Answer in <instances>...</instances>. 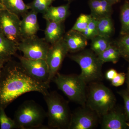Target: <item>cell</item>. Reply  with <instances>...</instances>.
<instances>
[{
  "label": "cell",
  "mask_w": 129,
  "mask_h": 129,
  "mask_svg": "<svg viewBox=\"0 0 129 129\" xmlns=\"http://www.w3.org/2000/svg\"><path fill=\"white\" fill-rule=\"evenodd\" d=\"M21 22L19 16L6 9L2 10L0 12V34L18 44L22 40Z\"/></svg>",
  "instance_id": "obj_8"
},
{
  "label": "cell",
  "mask_w": 129,
  "mask_h": 129,
  "mask_svg": "<svg viewBox=\"0 0 129 129\" xmlns=\"http://www.w3.org/2000/svg\"><path fill=\"white\" fill-rule=\"evenodd\" d=\"M47 107L48 124L50 128L68 129L72 113L68 103L55 91L44 96Z\"/></svg>",
  "instance_id": "obj_2"
},
{
  "label": "cell",
  "mask_w": 129,
  "mask_h": 129,
  "mask_svg": "<svg viewBox=\"0 0 129 129\" xmlns=\"http://www.w3.org/2000/svg\"><path fill=\"white\" fill-rule=\"evenodd\" d=\"M112 6L106 0H100V7L97 18L104 16H111Z\"/></svg>",
  "instance_id": "obj_28"
},
{
  "label": "cell",
  "mask_w": 129,
  "mask_h": 129,
  "mask_svg": "<svg viewBox=\"0 0 129 129\" xmlns=\"http://www.w3.org/2000/svg\"><path fill=\"white\" fill-rule=\"evenodd\" d=\"M5 9L19 17H23L29 9L23 0H3Z\"/></svg>",
  "instance_id": "obj_19"
},
{
  "label": "cell",
  "mask_w": 129,
  "mask_h": 129,
  "mask_svg": "<svg viewBox=\"0 0 129 129\" xmlns=\"http://www.w3.org/2000/svg\"><path fill=\"white\" fill-rule=\"evenodd\" d=\"M91 18L92 16L90 14H81L71 29L79 32H83L88 26Z\"/></svg>",
  "instance_id": "obj_25"
},
{
  "label": "cell",
  "mask_w": 129,
  "mask_h": 129,
  "mask_svg": "<svg viewBox=\"0 0 129 129\" xmlns=\"http://www.w3.org/2000/svg\"><path fill=\"white\" fill-rule=\"evenodd\" d=\"M98 115L86 106H81L72 113L68 129H92L98 125Z\"/></svg>",
  "instance_id": "obj_9"
},
{
  "label": "cell",
  "mask_w": 129,
  "mask_h": 129,
  "mask_svg": "<svg viewBox=\"0 0 129 129\" xmlns=\"http://www.w3.org/2000/svg\"><path fill=\"white\" fill-rule=\"evenodd\" d=\"M97 19L92 17L85 29L81 32L87 40H91L97 36Z\"/></svg>",
  "instance_id": "obj_27"
},
{
  "label": "cell",
  "mask_w": 129,
  "mask_h": 129,
  "mask_svg": "<svg viewBox=\"0 0 129 129\" xmlns=\"http://www.w3.org/2000/svg\"><path fill=\"white\" fill-rule=\"evenodd\" d=\"M89 5L90 9V15L92 17L97 18L100 7V0H89Z\"/></svg>",
  "instance_id": "obj_29"
},
{
  "label": "cell",
  "mask_w": 129,
  "mask_h": 129,
  "mask_svg": "<svg viewBox=\"0 0 129 129\" xmlns=\"http://www.w3.org/2000/svg\"><path fill=\"white\" fill-rule=\"evenodd\" d=\"M127 83H128V84L129 86V67L128 68V73H127Z\"/></svg>",
  "instance_id": "obj_36"
},
{
  "label": "cell",
  "mask_w": 129,
  "mask_h": 129,
  "mask_svg": "<svg viewBox=\"0 0 129 129\" xmlns=\"http://www.w3.org/2000/svg\"><path fill=\"white\" fill-rule=\"evenodd\" d=\"M125 79V74L124 73H119L111 81V84L113 86L118 87L122 85L124 83Z\"/></svg>",
  "instance_id": "obj_31"
},
{
  "label": "cell",
  "mask_w": 129,
  "mask_h": 129,
  "mask_svg": "<svg viewBox=\"0 0 129 129\" xmlns=\"http://www.w3.org/2000/svg\"><path fill=\"white\" fill-rule=\"evenodd\" d=\"M106 1L111 5H113L118 2L120 0H106Z\"/></svg>",
  "instance_id": "obj_34"
},
{
  "label": "cell",
  "mask_w": 129,
  "mask_h": 129,
  "mask_svg": "<svg viewBox=\"0 0 129 129\" xmlns=\"http://www.w3.org/2000/svg\"><path fill=\"white\" fill-rule=\"evenodd\" d=\"M4 109H0V128L1 129H18L14 119L7 115Z\"/></svg>",
  "instance_id": "obj_26"
},
{
  "label": "cell",
  "mask_w": 129,
  "mask_h": 129,
  "mask_svg": "<svg viewBox=\"0 0 129 129\" xmlns=\"http://www.w3.org/2000/svg\"><path fill=\"white\" fill-rule=\"evenodd\" d=\"M19 62L29 74L36 80L50 85L51 82L48 64L46 60H32L18 56Z\"/></svg>",
  "instance_id": "obj_11"
},
{
  "label": "cell",
  "mask_w": 129,
  "mask_h": 129,
  "mask_svg": "<svg viewBox=\"0 0 129 129\" xmlns=\"http://www.w3.org/2000/svg\"><path fill=\"white\" fill-rule=\"evenodd\" d=\"M50 46L44 38L36 35L23 39L17 44L18 50L23 53L24 57L32 60H46Z\"/></svg>",
  "instance_id": "obj_7"
},
{
  "label": "cell",
  "mask_w": 129,
  "mask_h": 129,
  "mask_svg": "<svg viewBox=\"0 0 129 129\" xmlns=\"http://www.w3.org/2000/svg\"><path fill=\"white\" fill-rule=\"evenodd\" d=\"M69 4L57 7L50 6L43 14V18L46 21L63 22L69 16Z\"/></svg>",
  "instance_id": "obj_16"
},
{
  "label": "cell",
  "mask_w": 129,
  "mask_h": 129,
  "mask_svg": "<svg viewBox=\"0 0 129 129\" xmlns=\"http://www.w3.org/2000/svg\"><path fill=\"white\" fill-rule=\"evenodd\" d=\"M47 117V112L40 105L33 100H28L18 107L13 119L18 129L37 128L42 127Z\"/></svg>",
  "instance_id": "obj_5"
},
{
  "label": "cell",
  "mask_w": 129,
  "mask_h": 129,
  "mask_svg": "<svg viewBox=\"0 0 129 129\" xmlns=\"http://www.w3.org/2000/svg\"><path fill=\"white\" fill-rule=\"evenodd\" d=\"M52 81L70 101L81 106H85L87 84L79 75H65L58 73Z\"/></svg>",
  "instance_id": "obj_4"
},
{
  "label": "cell",
  "mask_w": 129,
  "mask_h": 129,
  "mask_svg": "<svg viewBox=\"0 0 129 129\" xmlns=\"http://www.w3.org/2000/svg\"><path fill=\"white\" fill-rule=\"evenodd\" d=\"M67 1H69V2H70V1H73V0H67Z\"/></svg>",
  "instance_id": "obj_37"
},
{
  "label": "cell",
  "mask_w": 129,
  "mask_h": 129,
  "mask_svg": "<svg viewBox=\"0 0 129 129\" xmlns=\"http://www.w3.org/2000/svg\"><path fill=\"white\" fill-rule=\"evenodd\" d=\"M37 14L36 12L30 10L22 17L20 25L22 39L36 35L40 30Z\"/></svg>",
  "instance_id": "obj_13"
},
{
  "label": "cell",
  "mask_w": 129,
  "mask_h": 129,
  "mask_svg": "<svg viewBox=\"0 0 129 129\" xmlns=\"http://www.w3.org/2000/svg\"><path fill=\"white\" fill-rule=\"evenodd\" d=\"M69 52L63 37L51 45L46 59L49 68L51 81L58 73L64 58Z\"/></svg>",
  "instance_id": "obj_10"
},
{
  "label": "cell",
  "mask_w": 129,
  "mask_h": 129,
  "mask_svg": "<svg viewBox=\"0 0 129 129\" xmlns=\"http://www.w3.org/2000/svg\"><path fill=\"white\" fill-rule=\"evenodd\" d=\"M18 50L17 44L0 34V61L5 63L11 60Z\"/></svg>",
  "instance_id": "obj_17"
},
{
  "label": "cell",
  "mask_w": 129,
  "mask_h": 129,
  "mask_svg": "<svg viewBox=\"0 0 129 129\" xmlns=\"http://www.w3.org/2000/svg\"><path fill=\"white\" fill-rule=\"evenodd\" d=\"M120 56L129 61V35H123L116 43Z\"/></svg>",
  "instance_id": "obj_24"
},
{
  "label": "cell",
  "mask_w": 129,
  "mask_h": 129,
  "mask_svg": "<svg viewBox=\"0 0 129 129\" xmlns=\"http://www.w3.org/2000/svg\"><path fill=\"white\" fill-rule=\"evenodd\" d=\"M91 49L96 55H99L112 44L110 38L97 36L91 40Z\"/></svg>",
  "instance_id": "obj_21"
},
{
  "label": "cell",
  "mask_w": 129,
  "mask_h": 129,
  "mask_svg": "<svg viewBox=\"0 0 129 129\" xmlns=\"http://www.w3.org/2000/svg\"><path fill=\"white\" fill-rule=\"evenodd\" d=\"M5 64L0 76V109H5L27 92H39L43 96L49 93L50 85L33 78L20 62L11 60Z\"/></svg>",
  "instance_id": "obj_1"
},
{
  "label": "cell",
  "mask_w": 129,
  "mask_h": 129,
  "mask_svg": "<svg viewBox=\"0 0 129 129\" xmlns=\"http://www.w3.org/2000/svg\"><path fill=\"white\" fill-rule=\"evenodd\" d=\"M118 93L123 99L125 115L127 119L129 120V89L121 91Z\"/></svg>",
  "instance_id": "obj_30"
},
{
  "label": "cell",
  "mask_w": 129,
  "mask_h": 129,
  "mask_svg": "<svg viewBox=\"0 0 129 129\" xmlns=\"http://www.w3.org/2000/svg\"><path fill=\"white\" fill-rule=\"evenodd\" d=\"M89 84L86 106L96 113L101 118L114 107L115 96L112 90L99 81Z\"/></svg>",
  "instance_id": "obj_3"
},
{
  "label": "cell",
  "mask_w": 129,
  "mask_h": 129,
  "mask_svg": "<svg viewBox=\"0 0 129 129\" xmlns=\"http://www.w3.org/2000/svg\"><path fill=\"white\" fill-rule=\"evenodd\" d=\"M46 21L44 39L48 43L52 45L64 36L65 32L64 22Z\"/></svg>",
  "instance_id": "obj_15"
},
{
  "label": "cell",
  "mask_w": 129,
  "mask_h": 129,
  "mask_svg": "<svg viewBox=\"0 0 129 129\" xmlns=\"http://www.w3.org/2000/svg\"><path fill=\"white\" fill-rule=\"evenodd\" d=\"M97 36L110 38L114 32V27L111 16L97 19Z\"/></svg>",
  "instance_id": "obj_18"
},
{
  "label": "cell",
  "mask_w": 129,
  "mask_h": 129,
  "mask_svg": "<svg viewBox=\"0 0 129 129\" xmlns=\"http://www.w3.org/2000/svg\"><path fill=\"white\" fill-rule=\"evenodd\" d=\"M63 39L69 51L71 53L83 50L88 44V40L81 32L71 29L64 35Z\"/></svg>",
  "instance_id": "obj_14"
},
{
  "label": "cell",
  "mask_w": 129,
  "mask_h": 129,
  "mask_svg": "<svg viewBox=\"0 0 129 129\" xmlns=\"http://www.w3.org/2000/svg\"><path fill=\"white\" fill-rule=\"evenodd\" d=\"M118 73L115 70L111 69L109 70L105 74V77L106 79L111 81L117 75Z\"/></svg>",
  "instance_id": "obj_32"
},
{
  "label": "cell",
  "mask_w": 129,
  "mask_h": 129,
  "mask_svg": "<svg viewBox=\"0 0 129 129\" xmlns=\"http://www.w3.org/2000/svg\"><path fill=\"white\" fill-rule=\"evenodd\" d=\"M120 21V34L123 36L129 35V3L128 2H125L121 8Z\"/></svg>",
  "instance_id": "obj_22"
},
{
  "label": "cell",
  "mask_w": 129,
  "mask_h": 129,
  "mask_svg": "<svg viewBox=\"0 0 129 129\" xmlns=\"http://www.w3.org/2000/svg\"><path fill=\"white\" fill-rule=\"evenodd\" d=\"M55 1V0H34L27 5L30 10L37 13L43 14Z\"/></svg>",
  "instance_id": "obj_23"
},
{
  "label": "cell",
  "mask_w": 129,
  "mask_h": 129,
  "mask_svg": "<svg viewBox=\"0 0 129 129\" xmlns=\"http://www.w3.org/2000/svg\"><path fill=\"white\" fill-rule=\"evenodd\" d=\"M97 56L100 61L103 64L108 62L116 63L118 61L120 55L117 46L112 44L102 53Z\"/></svg>",
  "instance_id": "obj_20"
},
{
  "label": "cell",
  "mask_w": 129,
  "mask_h": 129,
  "mask_svg": "<svg viewBox=\"0 0 129 129\" xmlns=\"http://www.w3.org/2000/svg\"><path fill=\"white\" fill-rule=\"evenodd\" d=\"M113 108L102 117L101 128L103 129L129 128L125 114Z\"/></svg>",
  "instance_id": "obj_12"
},
{
  "label": "cell",
  "mask_w": 129,
  "mask_h": 129,
  "mask_svg": "<svg viewBox=\"0 0 129 129\" xmlns=\"http://www.w3.org/2000/svg\"><path fill=\"white\" fill-rule=\"evenodd\" d=\"M69 57L79 65L81 73L79 75L86 84L98 82L103 79V64L91 50H83Z\"/></svg>",
  "instance_id": "obj_6"
},
{
  "label": "cell",
  "mask_w": 129,
  "mask_h": 129,
  "mask_svg": "<svg viewBox=\"0 0 129 129\" xmlns=\"http://www.w3.org/2000/svg\"><path fill=\"white\" fill-rule=\"evenodd\" d=\"M5 64V63L4 62L0 61V76H1V74L2 70Z\"/></svg>",
  "instance_id": "obj_35"
},
{
  "label": "cell",
  "mask_w": 129,
  "mask_h": 129,
  "mask_svg": "<svg viewBox=\"0 0 129 129\" xmlns=\"http://www.w3.org/2000/svg\"><path fill=\"white\" fill-rule=\"evenodd\" d=\"M5 9L3 0H0V12Z\"/></svg>",
  "instance_id": "obj_33"
}]
</instances>
